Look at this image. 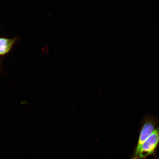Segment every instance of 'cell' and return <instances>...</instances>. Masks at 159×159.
<instances>
[{"mask_svg": "<svg viewBox=\"0 0 159 159\" xmlns=\"http://www.w3.org/2000/svg\"><path fill=\"white\" fill-rule=\"evenodd\" d=\"M159 146V129L154 131L142 145L136 147L132 159H144L154 155Z\"/></svg>", "mask_w": 159, "mask_h": 159, "instance_id": "6da1fadb", "label": "cell"}, {"mask_svg": "<svg viewBox=\"0 0 159 159\" xmlns=\"http://www.w3.org/2000/svg\"><path fill=\"white\" fill-rule=\"evenodd\" d=\"M159 129V122L156 117L146 115L143 118L139 131V137L136 147L142 145L154 131Z\"/></svg>", "mask_w": 159, "mask_h": 159, "instance_id": "7a4b0ae2", "label": "cell"}, {"mask_svg": "<svg viewBox=\"0 0 159 159\" xmlns=\"http://www.w3.org/2000/svg\"><path fill=\"white\" fill-rule=\"evenodd\" d=\"M15 42V39L0 38V55H4L10 51Z\"/></svg>", "mask_w": 159, "mask_h": 159, "instance_id": "3957f363", "label": "cell"}]
</instances>
